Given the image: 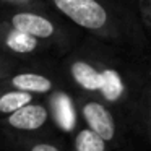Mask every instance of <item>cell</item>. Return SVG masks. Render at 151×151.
I'll use <instances>...</instances> for the list:
<instances>
[{"instance_id": "30bf717a", "label": "cell", "mask_w": 151, "mask_h": 151, "mask_svg": "<svg viewBox=\"0 0 151 151\" xmlns=\"http://www.w3.org/2000/svg\"><path fill=\"white\" fill-rule=\"evenodd\" d=\"M135 133L141 135L146 140L148 146L151 148V78L146 80L143 85L140 99L135 111Z\"/></svg>"}, {"instance_id": "8992f818", "label": "cell", "mask_w": 151, "mask_h": 151, "mask_svg": "<svg viewBox=\"0 0 151 151\" xmlns=\"http://www.w3.org/2000/svg\"><path fill=\"white\" fill-rule=\"evenodd\" d=\"M54 120L46 98L29 104L0 119V133L4 137H28L54 130Z\"/></svg>"}, {"instance_id": "7c38bea8", "label": "cell", "mask_w": 151, "mask_h": 151, "mask_svg": "<svg viewBox=\"0 0 151 151\" xmlns=\"http://www.w3.org/2000/svg\"><path fill=\"white\" fill-rule=\"evenodd\" d=\"M39 99L37 96L29 93L20 91V89L10 88V86L0 85V119L5 115H10L12 112L18 111L20 107L29 104V102Z\"/></svg>"}, {"instance_id": "9c48e42d", "label": "cell", "mask_w": 151, "mask_h": 151, "mask_svg": "<svg viewBox=\"0 0 151 151\" xmlns=\"http://www.w3.org/2000/svg\"><path fill=\"white\" fill-rule=\"evenodd\" d=\"M5 143L15 151H65L62 141L52 132L28 137H4Z\"/></svg>"}, {"instance_id": "52a82bcc", "label": "cell", "mask_w": 151, "mask_h": 151, "mask_svg": "<svg viewBox=\"0 0 151 151\" xmlns=\"http://www.w3.org/2000/svg\"><path fill=\"white\" fill-rule=\"evenodd\" d=\"M52 50L50 44L0 20V52L17 60H42Z\"/></svg>"}, {"instance_id": "6da1fadb", "label": "cell", "mask_w": 151, "mask_h": 151, "mask_svg": "<svg viewBox=\"0 0 151 151\" xmlns=\"http://www.w3.org/2000/svg\"><path fill=\"white\" fill-rule=\"evenodd\" d=\"M60 70L75 93L93 96L117 107L135 130V111L148 80L145 73L127 63L98 37L70 49Z\"/></svg>"}, {"instance_id": "7a4b0ae2", "label": "cell", "mask_w": 151, "mask_h": 151, "mask_svg": "<svg viewBox=\"0 0 151 151\" xmlns=\"http://www.w3.org/2000/svg\"><path fill=\"white\" fill-rule=\"evenodd\" d=\"M59 15L106 42L127 44L138 34L133 21L112 0H47Z\"/></svg>"}, {"instance_id": "277c9868", "label": "cell", "mask_w": 151, "mask_h": 151, "mask_svg": "<svg viewBox=\"0 0 151 151\" xmlns=\"http://www.w3.org/2000/svg\"><path fill=\"white\" fill-rule=\"evenodd\" d=\"M75 98L81 124L104 138L114 151L125 148L128 133L135 132L130 120L117 107L106 101L80 93H75Z\"/></svg>"}, {"instance_id": "5bb4252c", "label": "cell", "mask_w": 151, "mask_h": 151, "mask_svg": "<svg viewBox=\"0 0 151 151\" xmlns=\"http://www.w3.org/2000/svg\"><path fill=\"white\" fill-rule=\"evenodd\" d=\"M140 2V13L143 17V21L151 29V0H138Z\"/></svg>"}, {"instance_id": "8fae6325", "label": "cell", "mask_w": 151, "mask_h": 151, "mask_svg": "<svg viewBox=\"0 0 151 151\" xmlns=\"http://www.w3.org/2000/svg\"><path fill=\"white\" fill-rule=\"evenodd\" d=\"M72 151H114L112 146L86 125H80L72 133Z\"/></svg>"}, {"instance_id": "4fadbf2b", "label": "cell", "mask_w": 151, "mask_h": 151, "mask_svg": "<svg viewBox=\"0 0 151 151\" xmlns=\"http://www.w3.org/2000/svg\"><path fill=\"white\" fill-rule=\"evenodd\" d=\"M20 62L21 60H17V59H13V57L7 55V54L0 52V81L7 78Z\"/></svg>"}, {"instance_id": "ba28073f", "label": "cell", "mask_w": 151, "mask_h": 151, "mask_svg": "<svg viewBox=\"0 0 151 151\" xmlns=\"http://www.w3.org/2000/svg\"><path fill=\"white\" fill-rule=\"evenodd\" d=\"M46 101L50 107L55 128L65 132V133H73L81 125L78 107H76L75 91L70 86H63V88L50 93L49 96H46Z\"/></svg>"}, {"instance_id": "5b68a950", "label": "cell", "mask_w": 151, "mask_h": 151, "mask_svg": "<svg viewBox=\"0 0 151 151\" xmlns=\"http://www.w3.org/2000/svg\"><path fill=\"white\" fill-rule=\"evenodd\" d=\"M0 85L29 93L37 98H46L50 93L68 86L62 70L47 65L44 60H21L13 72L0 81Z\"/></svg>"}, {"instance_id": "3957f363", "label": "cell", "mask_w": 151, "mask_h": 151, "mask_svg": "<svg viewBox=\"0 0 151 151\" xmlns=\"http://www.w3.org/2000/svg\"><path fill=\"white\" fill-rule=\"evenodd\" d=\"M0 20L50 44L59 52H68L73 47L72 29L60 18H57V15H54L49 7L13 8L2 12Z\"/></svg>"}]
</instances>
